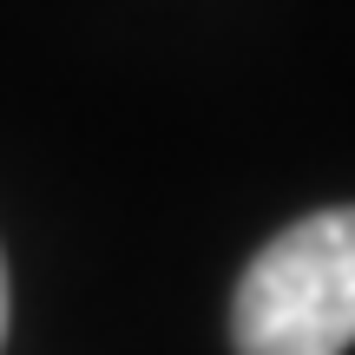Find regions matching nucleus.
Wrapping results in <instances>:
<instances>
[{"instance_id":"nucleus-1","label":"nucleus","mask_w":355,"mask_h":355,"mask_svg":"<svg viewBox=\"0 0 355 355\" xmlns=\"http://www.w3.org/2000/svg\"><path fill=\"white\" fill-rule=\"evenodd\" d=\"M237 355H343L355 349V204L296 217L250 257L230 303Z\"/></svg>"},{"instance_id":"nucleus-2","label":"nucleus","mask_w":355,"mask_h":355,"mask_svg":"<svg viewBox=\"0 0 355 355\" xmlns=\"http://www.w3.org/2000/svg\"><path fill=\"white\" fill-rule=\"evenodd\" d=\"M0 343H7V263H0Z\"/></svg>"}]
</instances>
